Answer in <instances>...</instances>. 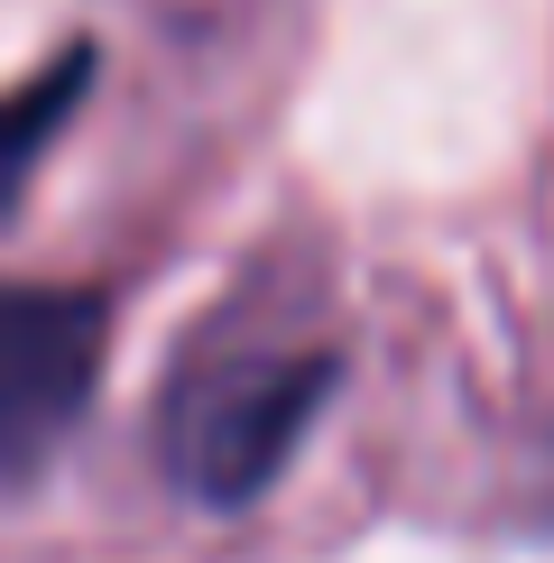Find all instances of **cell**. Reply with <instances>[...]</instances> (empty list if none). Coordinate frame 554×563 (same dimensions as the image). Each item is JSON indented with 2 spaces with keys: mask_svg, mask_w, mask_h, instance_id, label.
<instances>
[{
  "mask_svg": "<svg viewBox=\"0 0 554 563\" xmlns=\"http://www.w3.org/2000/svg\"><path fill=\"white\" fill-rule=\"evenodd\" d=\"M333 397L323 351H222L167 397V472L203 508H241L287 472L314 407Z\"/></svg>",
  "mask_w": 554,
  "mask_h": 563,
  "instance_id": "cell-1",
  "label": "cell"
},
{
  "mask_svg": "<svg viewBox=\"0 0 554 563\" xmlns=\"http://www.w3.org/2000/svg\"><path fill=\"white\" fill-rule=\"evenodd\" d=\"M102 361H111L102 296L0 277V472H37L84 426Z\"/></svg>",
  "mask_w": 554,
  "mask_h": 563,
  "instance_id": "cell-2",
  "label": "cell"
},
{
  "mask_svg": "<svg viewBox=\"0 0 554 563\" xmlns=\"http://www.w3.org/2000/svg\"><path fill=\"white\" fill-rule=\"evenodd\" d=\"M84 75H92V56H65L56 75H37V84L0 92V213H10V203H19V185L37 176V157L56 148V130L75 121Z\"/></svg>",
  "mask_w": 554,
  "mask_h": 563,
  "instance_id": "cell-3",
  "label": "cell"
}]
</instances>
